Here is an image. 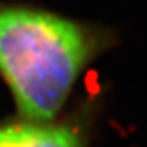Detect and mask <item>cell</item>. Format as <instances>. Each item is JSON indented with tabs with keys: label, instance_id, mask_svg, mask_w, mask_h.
Listing matches in <instances>:
<instances>
[{
	"label": "cell",
	"instance_id": "1",
	"mask_svg": "<svg viewBox=\"0 0 147 147\" xmlns=\"http://www.w3.org/2000/svg\"><path fill=\"white\" fill-rule=\"evenodd\" d=\"M119 42L110 25L28 2H0V80L19 116L52 119Z\"/></svg>",
	"mask_w": 147,
	"mask_h": 147
},
{
	"label": "cell",
	"instance_id": "2",
	"mask_svg": "<svg viewBox=\"0 0 147 147\" xmlns=\"http://www.w3.org/2000/svg\"><path fill=\"white\" fill-rule=\"evenodd\" d=\"M100 100L86 97L52 119H0V147H94Z\"/></svg>",
	"mask_w": 147,
	"mask_h": 147
}]
</instances>
